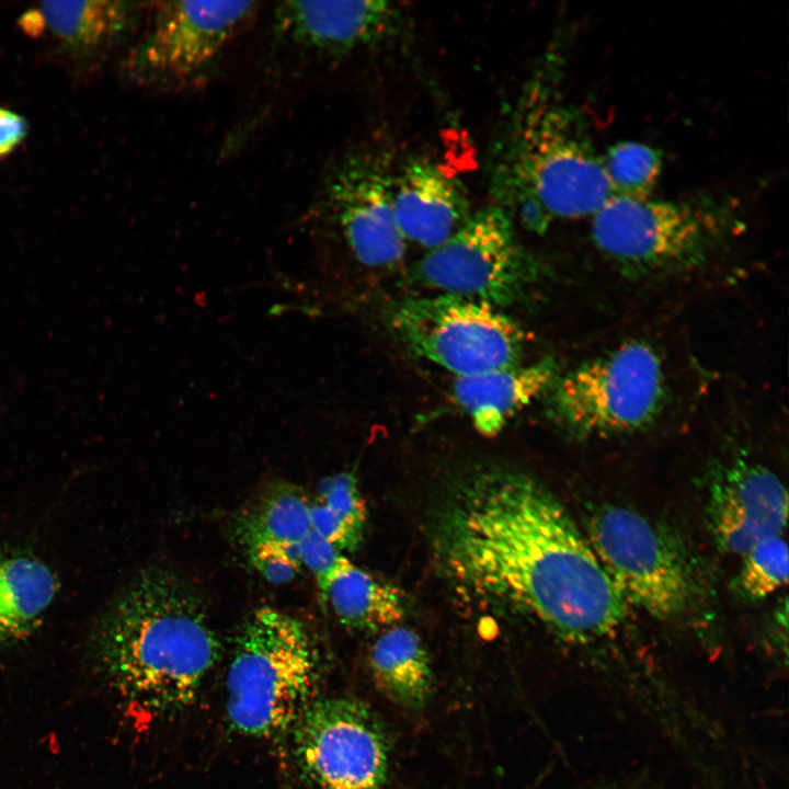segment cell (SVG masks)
I'll return each instance as SVG.
<instances>
[{"label": "cell", "mask_w": 789, "mask_h": 789, "mask_svg": "<svg viewBox=\"0 0 789 789\" xmlns=\"http://www.w3.org/2000/svg\"><path fill=\"white\" fill-rule=\"evenodd\" d=\"M25 119L10 110L0 107V158L11 153L25 138Z\"/></svg>", "instance_id": "obj_28"}, {"label": "cell", "mask_w": 789, "mask_h": 789, "mask_svg": "<svg viewBox=\"0 0 789 789\" xmlns=\"http://www.w3.org/2000/svg\"><path fill=\"white\" fill-rule=\"evenodd\" d=\"M392 207L405 241L430 250L451 238L472 215L461 184L427 160L408 163L393 180Z\"/></svg>", "instance_id": "obj_16"}, {"label": "cell", "mask_w": 789, "mask_h": 789, "mask_svg": "<svg viewBox=\"0 0 789 789\" xmlns=\"http://www.w3.org/2000/svg\"><path fill=\"white\" fill-rule=\"evenodd\" d=\"M517 149V203L551 220L592 217L614 196L583 117L552 87L537 93Z\"/></svg>", "instance_id": "obj_4"}, {"label": "cell", "mask_w": 789, "mask_h": 789, "mask_svg": "<svg viewBox=\"0 0 789 789\" xmlns=\"http://www.w3.org/2000/svg\"><path fill=\"white\" fill-rule=\"evenodd\" d=\"M388 324L413 355L455 377L521 364L526 342L502 309L451 294L404 298L391 307Z\"/></svg>", "instance_id": "obj_6"}, {"label": "cell", "mask_w": 789, "mask_h": 789, "mask_svg": "<svg viewBox=\"0 0 789 789\" xmlns=\"http://www.w3.org/2000/svg\"><path fill=\"white\" fill-rule=\"evenodd\" d=\"M586 538L627 602L662 620L687 608L693 588L686 564L644 516L605 505L591 515Z\"/></svg>", "instance_id": "obj_10"}, {"label": "cell", "mask_w": 789, "mask_h": 789, "mask_svg": "<svg viewBox=\"0 0 789 789\" xmlns=\"http://www.w3.org/2000/svg\"><path fill=\"white\" fill-rule=\"evenodd\" d=\"M296 723L299 763L322 789H380L389 752L385 732L362 702L327 698L308 705Z\"/></svg>", "instance_id": "obj_11"}, {"label": "cell", "mask_w": 789, "mask_h": 789, "mask_svg": "<svg viewBox=\"0 0 789 789\" xmlns=\"http://www.w3.org/2000/svg\"><path fill=\"white\" fill-rule=\"evenodd\" d=\"M324 601L339 621L359 631H382L403 619L400 592L350 560L332 578Z\"/></svg>", "instance_id": "obj_20"}, {"label": "cell", "mask_w": 789, "mask_h": 789, "mask_svg": "<svg viewBox=\"0 0 789 789\" xmlns=\"http://www.w3.org/2000/svg\"><path fill=\"white\" fill-rule=\"evenodd\" d=\"M598 789H653L647 780H630L617 784H610L608 786Z\"/></svg>", "instance_id": "obj_29"}, {"label": "cell", "mask_w": 789, "mask_h": 789, "mask_svg": "<svg viewBox=\"0 0 789 789\" xmlns=\"http://www.w3.org/2000/svg\"><path fill=\"white\" fill-rule=\"evenodd\" d=\"M393 179L376 153L346 157L325 180L322 210L335 225L353 258L371 268L402 262L407 241L392 207Z\"/></svg>", "instance_id": "obj_12"}, {"label": "cell", "mask_w": 789, "mask_h": 789, "mask_svg": "<svg viewBox=\"0 0 789 789\" xmlns=\"http://www.w3.org/2000/svg\"><path fill=\"white\" fill-rule=\"evenodd\" d=\"M247 551L256 571L274 585L290 582L301 569V564L294 561L283 547L276 544H260Z\"/></svg>", "instance_id": "obj_26"}, {"label": "cell", "mask_w": 789, "mask_h": 789, "mask_svg": "<svg viewBox=\"0 0 789 789\" xmlns=\"http://www.w3.org/2000/svg\"><path fill=\"white\" fill-rule=\"evenodd\" d=\"M373 678L392 701L419 707L427 699L433 684L427 651L420 636L403 626L382 630L369 653Z\"/></svg>", "instance_id": "obj_19"}, {"label": "cell", "mask_w": 789, "mask_h": 789, "mask_svg": "<svg viewBox=\"0 0 789 789\" xmlns=\"http://www.w3.org/2000/svg\"><path fill=\"white\" fill-rule=\"evenodd\" d=\"M317 676L307 627L283 610L255 609L238 632L227 673L230 724L255 737L283 732L310 704Z\"/></svg>", "instance_id": "obj_3"}, {"label": "cell", "mask_w": 789, "mask_h": 789, "mask_svg": "<svg viewBox=\"0 0 789 789\" xmlns=\"http://www.w3.org/2000/svg\"><path fill=\"white\" fill-rule=\"evenodd\" d=\"M354 529L364 534L367 505L357 479L351 471H342L322 479L316 499Z\"/></svg>", "instance_id": "obj_24"}, {"label": "cell", "mask_w": 789, "mask_h": 789, "mask_svg": "<svg viewBox=\"0 0 789 789\" xmlns=\"http://www.w3.org/2000/svg\"><path fill=\"white\" fill-rule=\"evenodd\" d=\"M739 587L751 599H763L788 580V547L781 535L768 537L742 556Z\"/></svg>", "instance_id": "obj_23"}, {"label": "cell", "mask_w": 789, "mask_h": 789, "mask_svg": "<svg viewBox=\"0 0 789 789\" xmlns=\"http://www.w3.org/2000/svg\"><path fill=\"white\" fill-rule=\"evenodd\" d=\"M310 523L313 531L340 551L355 550L363 538V533L347 525L317 500L310 505Z\"/></svg>", "instance_id": "obj_27"}, {"label": "cell", "mask_w": 789, "mask_h": 789, "mask_svg": "<svg viewBox=\"0 0 789 789\" xmlns=\"http://www.w3.org/2000/svg\"><path fill=\"white\" fill-rule=\"evenodd\" d=\"M602 163L615 196L643 201L658 183L662 156L647 144L622 140L607 148Z\"/></svg>", "instance_id": "obj_22"}, {"label": "cell", "mask_w": 789, "mask_h": 789, "mask_svg": "<svg viewBox=\"0 0 789 789\" xmlns=\"http://www.w3.org/2000/svg\"><path fill=\"white\" fill-rule=\"evenodd\" d=\"M301 565L313 574L321 595L332 578L348 559L316 531H310L299 542Z\"/></svg>", "instance_id": "obj_25"}, {"label": "cell", "mask_w": 789, "mask_h": 789, "mask_svg": "<svg viewBox=\"0 0 789 789\" xmlns=\"http://www.w3.org/2000/svg\"><path fill=\"white\" fill-rule=\"evenodd\" d=\"M558 376L554 361L542 358L527 365L456 377L451 397L478 433L493 437L517 412L546 396Z\"/></svg>", "instance_id": "obj_17"}, {"label": "cell", "mask_w": 789, "mask_h": 789, "mask_svg": "<svg viewBox=\"0 0 789 789\" xmlns=\"http://www.w3.org/2000/svg\"><path fill=\"white\" fill-rule=\"evenodd\" d=\"M708 512L719 548L743 556L759 541L782 534L788 518V494L770 469L739 459L713 479Z\"/></svg>", "instance_id": "obj_13"}, {"label": "cell", "mask_w": 789, "mask_h": 789, "mask_svg": "<svg viewBox=\"0 0 789 789\" xmlns=\"http://www.w3.org/2000/svg\"><path fill=\"white\" fill-rule=\"evenodd\" d=\"M255 1H162L125 60L142 85L186 88L201 81L258 12Z\"/></svg>", "instance_id": "obj_8"}, {"label": "cell", "mask_w": 789, "mask_h": 789, "mask_svg": "<svg viewBox=\"0 0 789 789\" xmlns=\"http://www.w3.org/2000/svg\"><path fill=\"white\" fill-rule=\"evenodd\" d=\"M728 210L709 199L611 196L592 216L595 245L611 259L643 267L699 261L727 228Z\"/></svg>", "instance_id": "obj_9"}, {"label": "cell", "mask_w": 789, "mask_h": 789, "mask_svg": "<svg viewBox=\"0 0 789 789\" xmlns=\"http://www.w3.org/2000/svg\"><path fill=\"white\" fill-rule=\"evenodd\" d=\"M198 595L167 570H149L123 591L99 622L96 666L123 706L145 719L191 705L220 655Z\"/></svg>", "instance_id": "obj_2"}, {"label": "cell", "mask_w": 789, "mask_h": 789, "mask_svg": "<svg viewBox=\"0 0 789 789\" xmlns=\"http://www.w3.org/2000/svg\"><path fill=\"white\" fill-rule=\"evenodd\" d=\"M542 267L518 243L508 214L485 207L411 268L413 285L490 304L496 308L527 298Z\"/></svg>", "instance_id": "obj_7"}, {"label": "cell", "mask_w": 789, "mask_h": 789, "mask_svg": "<svg viewBox=\"0 0 789 789\" xmlns=\"http://www.w3.org/2000/svg\"><path fill=\"white\" fill-rule=\"evenodd\" d=\"M124 1H46L24 13V31L48 39L76 65H91L116 47L133 27L139 8Z\"/></svg>", "instance_id": "obj_15"}, {"label": "cell", "mask_w": 789, "mask_h": 789, "mask_svg": "<svg viewBox=\"0 0 789 789\" xmlns=\"http://www.w3.org/2000/svg\"><path fill=\"white\" fill-rule=\"evenodd\" d=\"M310 505L297 487L277 484L241 515L237 536L247 550L264 542L299 544L311 529Z\"/></svg>", "instance_id": "obj_21"}, {"label": "cell", "mask_w": 789, "mask_h": 789, "mask_svg": "<svg viewBox=\"0 0 789 789\" xmlns=\"http://www.w3.org/2000/svg\"><path fill=\"white\" fill-rule=\"evenodd\" d=\"M392 3L368 1H284L273 12V33L286 46L311 57H342L387 35L397 21Z\"/></svg>", "instance_id": "obj_14"}, {"label": "cell", "mask_w": 789, "mask_h": 789, "mask_svg": "<svg viewBox=\"0 0 789 789\" xmlns=\"http://www.w3.org/2000/svg\"><path fill=\"white\" fill-rule=\"evenodd\" d=\"M58 590L52 569L22 553H0V642L26 638L41 624Z\"/></svg>", "instance_id": "obj_18"}, {"label": "cell", "mask_w": 789, "mask_h": 789, "mask_svg": "<svg viewBox=\"0 0 789 789\" xmlns=\"http://www.w3.org/2000/svg\"><path fill=\"white\" fill-rule=\"evenodd\" d=\"M433 546L470 596L544 625L570 642L607 636L627 601L561 503L517 469L467 474L439 506Z\"/></svg>", "instance_id": "obj_1"}, {"label": "cell", "mask_w": 789, "mask_h": 789, "mask_svg": "<svg viewBox=\"0 0 789 789\" xmlns=\"http://www.w3.org/2000/svg\"><path fill=\"white\" fill-rule=\"evenodd\" d=\"M664 397L660 357L649 344L631 341L558 376L546 393V412L578 437L621 434L653 421Z\"/></svg>", "instance_id": "obj_5"}]
</instances>
